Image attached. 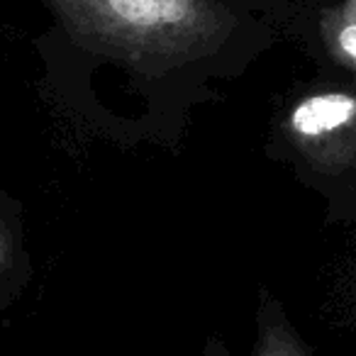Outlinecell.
I'll use <instances>...</instances> for the list:
<instances>
[{
	"label": "cell",
	"instance_id": "cell-1",
	"mask_svg": "<svg viewBox=\"0 0 356 356\" xmlns=\"http://www.w3.org/2000/svg\"><path fill=\"white\" fill-rule=\"evenodd\" d=\"M79 35L137 56H176L208 44L225 17L213 0H47Z\"/></svg>",
	"mask_w": 356,
	"mask_h": 356
},
{
	"label": "cell",
	"instance_id": "cell-2",
	"mask_svg": "<svg viewBox=\"0 0 356 356\" xmlns=\"http://www.w3.org/2000/svg\"><path fill=\"white\" fill-rule=\"evenodd\" d=\"M288 129L310 159L339 163L356 152V95L344 90L310 95L293 108Z\"/></svg>",
	"mask_w": 356,
	"mask_h": 356
},
{
	"label": "cell",
	"instance_id": "cell-3",
	"mask_svg": "<svg viewBox=\"0 0 356 356\" xmlns=\"http://www.w3.org/2000/svg\"><path fill=\"white\" fill-rule=\"evenodd\" d=\"M205 356H227L218 344H208ZM254 356H310L305 341L298 337L291 322L283 317L281 307L273 300L264 302L261 310V332H259V346Z\"/></svg>",
	"mask_w": 356,
	"mask_h": 356
},
{
	"label": "cell",
	"instance_id": "cell-4",
	"mask_svg": "<svg viewBox=\"0 0 356 356\" xmlns=\"http://www.w3.org/2000/svg\"><path fill=\"white\" fill-rule=\"evenodd\" d=\"M334 44L344 59L356 66V0H349L334 27Z\"/></svg>",
	"mask_w": 356,
	"mask_h": 356
},
{
	"label": "cell",
	"instance_id": "cell-5",
	"mask_svg": "<svg viewBox=\"0 0 356 356\" xmlns=\"http://www.w3.org/2000/svg\"><path fill=\"white\" fill-rule=\"evenodd\" d=\"M3 249H6V239H3V234H0V261H3V254H6Z\"/></svg>",
	"mask_w": 356,
	"mask_h": 356
}]
</instances>
